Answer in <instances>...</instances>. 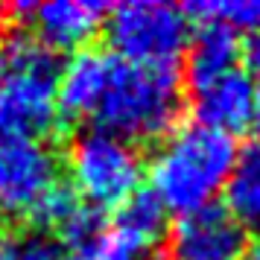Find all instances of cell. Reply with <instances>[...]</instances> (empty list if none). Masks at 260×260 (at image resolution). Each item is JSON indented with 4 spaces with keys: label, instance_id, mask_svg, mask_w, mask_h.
<instances>
[{
    "label": "cell",
    "instance_id": "obj_1",
    "mask_svg": "<svg viewBox=\"0 0 260 260\" xmlns=\"http://www.w3.org/2000/svg\"><path fill=\"white\" fill-rule=\"evenodd\" d=\"M237 158L231 135L190 123L173 129L149 161V190L167 213L187 216L213 205Z\"/></svg>",
    "mask_w": 260,
    "mask_h": 260
},
{
    "label": "cell",
    "instance_id": "obj_2",
    "mask_svg": "<svg viewBox=\"0 0 260 260\" xmlns=\"http://www.w3.org/2000/svg\"><path fill=\"white\" fill-rule=\"evenodd\" d=\"M0 64V135L44 138L59 117V53L36 32L18 29L3 41Z\"/></svg>",
    "mask_w": 260,
    "mask_h": 260
},
{
    "label": "cell",
    "instance_id": "obj_3",
    "mask_svg": "<svg viewBox=\"0 0 260 260\" xmlns=\"http://www.w3.org/2000/svg\"><path fill=\"white\" fill-rule=\"evenodd\" d=\"M181 111V79L176 68H146L114 61L108 88L94 111L96 129L123 141L167 138Z\"/></svg>",
    "mask_w": 260,
    "mask_h": 260
},
{
    "label": "cell",
    "instance_id": "obj_4",
    "mask_svg": "<svg viewBox=\"0 0 260 260\" xmlns=\"http://www.w3.org/2000/svg\"><path fill=\"white\" fill-rule=\"evenodd\" d=\"M103 26L114 59L146 68H176V59L190 41V18L184 6L164 0L117 3L108 9Z\"/></svg>",
    "mask_w": 260,
    "mask_h": 260
},
{
    "label": "cell",
    "instance_id": "obj_5",
    "mask_svg": "<svg viewBox=\"0 0 260 260\" xmlns=\"http://www.w3.org/2000/svg\"><path fill=\"white\" fill-rule=\"evenodd\" d=\"M73 193L96 211L120 208L129 202L143 178V158L138 146L111 132L85 129L68 149Z\"/></svg>",
    "mask_w": 260,
    "mask_h": 260
},
{
    "label": "cell",
    "instance_id": "obj_6",
    "mask_svg": "<svg viewBox=\"0 0 260 260\" xmlns=\"http://www.w3.org/2000/svg\"><path fill=\"white\" fill-rule=\"evenodd\" d=\"M167 231V211L152 190H138L120 205L117 216L103 225L79 260H155Z\"/></svg>",
    "mask_w": 260,
    "mask_h": 260
},
{
    "label": "cell",
    "instance_id": "obj_7",
    "mask_svg": "<svg viewBox=\"0 0 260 260\" xmlns=\"http://www.w3.org/2000/svg\"><path fill=\"white\" fill-rule=\"evenodd\" d=\"M59 184V155L44 138L0 135V213H29Z\"/></svg>",
    "mask_w": 260,
    "mask_h": 260
},
{
    "label": "cell",
    "instance_id": "obj_8",
    "mask_svg": "<svg viewBox=\"0 0 260 260\" xmlns=\"http://www.w3.org/2000/svg\"><path fill=\"white\" fill-rule=\"evenodd\" d=\"M243 248L246 228L219 205L181 216L170 234V260H240Z\"/></svg>",
    "mask_w": 260,
    "mask_h": 260
},
{
    "label": "cell",
    "instance_id": "obj_9",
    "mask_svg": "<svg viewBox=\"0 0 260 260\" xmlns=\"http://www.w3.org/2000/svg\"><path fill=\"white\" fill-rule=\"evenodd\" d=\"M15 12L29 18V26L47 47L82 50L106 24L108 6L96 0H44V3H21Z\"/></svg>",
    "mask_w": 260,
    "mask_h": 260
},
{
    "label": "cell",
    "instance_id": "obj_10",
    "mask_svg": "<svg viewBox=\"0 0 260 260\" xmlns=\"http://www.w3.org/2000/svg\"><path fill=\"white\" fill-rule=\"evenodd\" d=\"M251 103H254V82L240 68L193 88L196 123L213 132H222V135H231V138L246 126H251Z\"/></svg>",
    "mask_w": 260,
    "mask_h": 260
},
{
    "label": "cell",
    "instance_id": "obj_11",
    "mask_svg": "<svg viewBox=\"0 0 260 260\" xmlns=\"http://www.w3.org/2000/svg\"><path fill=\"white\" fill-rule=\"evenodd\" d=\"M114 56L100 47H82L61 64L59 85H56V100H59V114L64 117H94L100 100L106 94L111 71H114Z\"/></svg>",
    "mask_w": 260,
    "mask_h": 260
},
{
    "label": "cell",
    "instance_id": "obj_12",
    "mask_svg": "<svg viewBox=\"0 0 260 260\" xmlns=\"http://www.w3.org/2000/svg\"><path fill=\"white\" fill-rule=\"evenodd\" d=\"M184 53H187V82L190 88H199L237 68L240 38L219 24H199Z\"/></svg>",
    "mask_w": 260,
    "mask_h": 260
},
{
    "label": "cell",
    "instance_id": "obj_13",
    "mask_svg": "<svg viewBox=\"0 0 260 260\" xmlns=\"http://www.w3.org/2000/svg\"><path fill=\"white\" fill-rule=\"evenodd\" d=\"M225 208L243 228L260 231V138L237 149L231 176L225 181Z\"/></svg>",
    "mask_w": 260,
    "mask_h": 260
},
{
    "label": "cell",
    "instance_id": "obj_14",
    "mask_svg": "<svg viewBox=\"0 0 260 260\" xmlns=\"http://www.w3.org/2000/svg\"><path fill=\"white\" fill-rule=\"evenodd\" d=\"M184 12L199 24H219L231 32L260 29V0H199L187 3Z\"/></svg>",
    "mask_w": 260,
    "mask_h": 260
},
{
    "label": "cell",
    "instance_id": "obj_15",
    "mask_svg": "<svg viewBox=\"0 0 260 260\" xmlns=\"http://www.w3.org/2000/svg\"><path fill=\"white\" fill-rule=\"evenodd\" d=\"M82 205V199L73 193L71 187H64V184H53V187L41 196V199L29 208V219L38 225V228H44V231H61L64 222L73 216V211Z\"/></svg>",
    "mask_w": 260,
    "mask_h": 260
},
{
    "label": "cell",
    "instance_id": "obj_16",
    "mask_svg": "<svg viewBox=\"0 0 260 260\" xmlns=\"http://www.w3.org/2000/svg\"><path fill=\"white\" fill-rule=\"evenodd\" d=\"M12 260H76L68 248L56 243L47 234L24 237L21 243H12Z\"/></svg>",
    "mask_w": 260,
    "mask_h": 260
},
{
    "label": "cell",
    "instance_id": "obj_17",
    "mask_svg": "<svg viewBox=\"0 0 260 260\" xmlns=\"http://www.w3.org/2000/svg\"><path fill=\"white\" fill-rule=\"evenodd\" d=\"M240 56L246 59L248 71L260 76V29L248 32V41H246V47H240Z\"/></svg>",
    "mask_w": 260,
    "mask_h": 260
},
{
    "label": "cell",
    "instance_id": "obj_18",
    "mask_svg": "<svg viewBox=\"0 0 260 260\" xmlns=\"http://www.w3.org/2000/svg\"><path fill=\"white\" fill-rule=\"evenodd\" d=\"M240 260H260V231L251 240H246V248H243V257Z\"/></svg>",
    "mask_w": 260,
    "mask_h": 260
},
{
    "label": "cell",
    "instance_id": "obj_19",
    "mask_svg": "<svg viewBox=\"0 0 260 260\" xmlns=\"http://www.w3.org/2000/svg\"><path fill=\"white\" fill-rule=\"evenodd\" d=\"M251 126L257 129V138H260V85H254V103H251Z\"/></svg>",
    "mask_w": 260,
    "mask_h": 260
},
{
    "label": "cell",
    "instance_id": "obj_20",
    "mask_svg": "<svg viewBox=\"0 0 260 260\" xmlns=\"http://www.w3.org/2000/svg\"><path fill=\"white\" fill-rule=\"evenodd\" d=\"M0 260H12V243H0Z\"/></svg>",
    "mask_w": 260,
    "mask_h": 260
},
{
    "label": "cell",
    "instance_id": "obj_21",
    "mask_svg": "<svg viewBox=\"0 0 260 260\" xmlns=\"http://www.w3.org/2000/svg\"><path fill=\"white\" fill-rule=\"evenodd\" d=\"M0 24H3V6H0Z\"/></svg>",
    "mask_w": 260,
    "mask_h": 260
},
{
    "label": "cell",
    "instance_id": "obj_22",
    "mask_svg": "<svg viewBox=\"0 0 260 260\" xmlns=\"http://www.w3.org/2000/svg\"><path fill=\"white\" fill-rule=\"evenodd\" d=\"M0 82H3V64H0Z\"/></svg>",
    "mask_w": 260,
    "mask_h": 260
}]
</instances>
